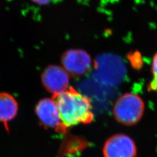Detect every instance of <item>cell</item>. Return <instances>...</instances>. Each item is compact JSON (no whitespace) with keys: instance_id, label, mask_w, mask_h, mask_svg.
<instances>
[{"instance_id":"6da1fadb","label":"cell","mask_w":157,"mask_h":157,"mask_svg":"<svg viewBox=\"0 0 157 157\" xmlns=\"http://www.w3.org/2000/svg\"><path fill=\"white\" fill-rule=\"evenodd\" d=\"M63 128L91 123L94 118L90 98L71 87L53 96Z\"/></svg>"},{"instance_id":"7a4b0ae2","label":"cell","mask_w":157,"mask_h":157,"mask_svg":"<svg viewBox=\"0 0 157 157\" xmlns=\"http://www.w3.org/2000/svg\"><path fill=\"white\" fill-rule=\"evenodd\" d=\"M144 111V104L139 95L126 93L115 103L113 113L120 124L132 126L140 121Z\"/></svg>"},{"instance_id":"3957f363","label":"cell","mask_w":157,"mask_h":157,"mask_svg":"<svg viewBox=\"0 0 157 157\" xmlns=\"http://www.w3.org/2000/svg\"><path fill=\"white\" fill-rule=\"evenodd\" d=\"M103 154L104 157H136L137 149L134 141L128 136L118 134L107 140Z\"/></svg>"},{"instance_id":"277c9868","label":"cell","mask_w":157,"mask_h":157,"mask_svg":"<svg viewBox=\"0 0 157 157\" xmlns=\"http://www.w3.org/2000/svg\"><path fill=\"white\" fill-rule=\"evenodd\" d=\"M36 112L40 122L44 127L65 133L67 131L62 126L56 103L53 99L44 98L40 100L36 107Z\"/></svg>"},{"instance_id":"5b68a950","label":"cell","mask_w":157,"mask_h":157,"mask_svg":"<svg viewBox=\"0 0 157 157\" xmlns=\"http://www.w3.org/2000/svg\"><path fill=\"white\" fill-rule=\"evenodd\" d=\"M62 62L65 70L74 76H82L91 66V59L88 53L82 50H69L64 53Z\"/></svg>"},{"instance_id":"8992f818","label":"cell","mask_w":157,"mask_h":157,"mask_svg":"<svg viewBox=\"0 0 157 157\" xmlns=\"http://www.w3.org/2000/svg\"><path fill=\"white\" fill-rule=\"evenodd\" d=\"M42 83L45 89L54 95L67 89L69 78L67 72L62 67L51 65L42 73Z\"/></svg>"},{"instance_id":"52a82bcc","label":"cell","mask_w":157,"mask_h":157,"mask_svg":"<svg viewBox=\"0 0 157 157\" xmlns=\"http://www.w3.org/2000/svg\"><path fill=\"white\" fill-rule=\"evenodd\" d=\"M18 105L13 96L6 93H0V122L5 124L8 130V123L17 115Z\"/></svg>"},{"instance_id":"ba28073f","label":"cell","mask_w":157,"mask_h":157,"mask_svg":"<svg viewBox=\"0 0 157 157\" xmlns=\"http://www.w3.org/2000/svg\"><path fill=\"white\" fill-rule=\"evenodd\" d=\"M87 145V142L83 138L77 136H69L62 142L59 154L63 157H74L83 151Z\"/></svg>"},{"instance_id":"9c48e42d","label":"cell","mask_w":157,"mask_h":157,"mask_svg":"<svg viewBox=\"0 0 157 157\" xmlns=\"http://www.w3.org/2000/svg\"><path fill=\"white\" fill-rule=\"evenodd\" d=\"M152 78L148 85L149 91H157V51L152 58L151 65Z\"/></svg>"},{"instance_id":"30bf717a","label":"cell","mask_w":157,"mask_h":157,"mask_svg":"<svg viewBox=\"0 0 157 157\" xmlns=\"http://www.w3.org/2000/svg\"><path fill=\"white\" fill-rule=\"evenodd\" d=\"M128 58L130 62L132 67L135 69L139 70L143 67V60L140 53L138 51L130 52Z\"/></svg>"},{"instance_id":"8fae6325","label":"cell","mask_w":157,"mask_h":157,"mask_svg":"<svg viewBox=\"0 0 157 157\" xmlns=\"http://www.w3.org/2000/svg\"><path fill=\"white\" fill-rule=\"evenodd\" d=\"M34 2L39 4H41V5H45L48 4L51 0H32Z\"/></svg>"}]
</instances>
